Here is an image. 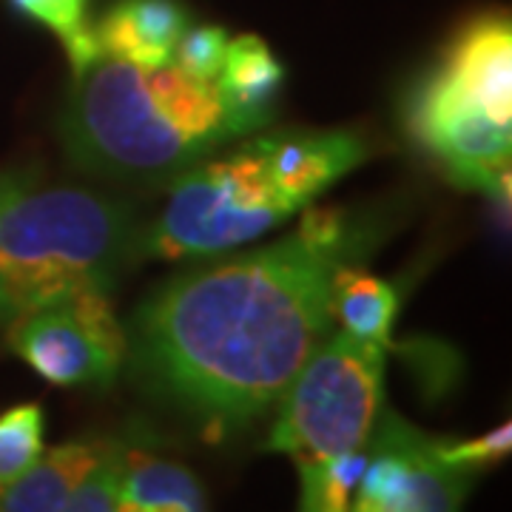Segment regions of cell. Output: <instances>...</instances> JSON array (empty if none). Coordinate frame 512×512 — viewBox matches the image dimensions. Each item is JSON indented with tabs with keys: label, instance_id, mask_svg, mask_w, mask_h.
<instances>
[{
	"label": "cell",
	"instance_id": "9",
	"mask_svg": "<svg viewBox=\"0 0 512 512\" xmlns=\"http://www.w3.org/2000/svg\"><path fill=\"white\" fill-rule=\"evenodd\" d=\"M458 94L512 126V26L495 12L464 26L436 69Z\"/></svg>",
	"mask_w": 512,
	"mask_h": 512
},
{
	"label": "cell",
	"instance_id": "15",
	"mask_svg": "<svg viewBox=\"0 0 512 512\" xmlns=\"http://www.w3.org/2000/svg\"><path fill=\"white\" fill-rule=\"evenodd\" d=\"M330 311L348 333L373 345H390L396 313H399V293L379 276L367 274L353 262L336 268L330 282Z\"/></svg>",
	"mask_w": 512,
	"mask_h": 512
},
{
	"label": "cell",
	"instance_id": "2",
	"mask_svg": "<svg viewBox=\"0 0 512 512\" xmlns=\"http://www.w3.org/2000/svg\"><path fill=\"white\" fill-rule=\"evenodd\" d=\"M248 134L217 80L174 63L157 69L100 57L74 77L63 146L86 174L126 183H171L222 143Z\"/></svg>",
	"mask_w": 512,
	"mask_h": 512
},
{
	"label": "cell",
	"instance_id": "6",
	"mask_svg": "<svg viewBox=\"0 0 512 512\" xmlns=\"http://www.w3.org/2000/svg\"><path fill=\"white\" fill-rule=\"evenodd\" d=\"M9 348L55 387H109L128 353L109 291H80L9 325Z\"/></svg>",
	"mask_w": 512,
	"mask_h": 512
},
{
	"label": "cell",
	"instance_id": "10",
	"mask_svg": "<svg viewBox=\"0 0 512 512\" xmlns=\"http://www.w3.org/2000/svg\"><path fill=\"white\" fill-rule=\"evenodd\" d=\"M276 185L302 211L322 191L365 163V143L348 131H291L265 137Z\"/></svg>",
	"mask_w": 512,
	"mask_h": 512
},
{
	"label": "cell",
	"instance_id": "7",
	"mask_svg": "<svg viewBox=\"0 0 512 512\" xmlns=\"http://www.w3.org/2000/svg\"><path fill=\"white\" fill-rule=\"evenodd\" d=\"M365 447V473L350 498V507L359 512L458 510L476 476L444 464L433 439L393 410H379Z\"/></svg>",
	"mask_w": 512,
	"mask_h": 512
},
{
	"label": "cell",
	"instance_id": "14",
	"mask_svg": "<svg viewBox=\"0 0 512 512\" xmlns=\"http://www.w3.org/2000/svg\"><path fill=\"white\" fill-rule=\"evenodd\" d=\"M282 86V66L256 35H239L228 40V52L217 74L225 106L234 111L248 134L274 120V100Z\"/></svg>",
	"mask_w": 512,
	"mask_h": 512
},
{
	"label": "cell",
	"instance_id": "19",
	"mask_svg": "<svg viewBox=\"0 0 512 512\" xmlns=\"http://www.w3.org/2000/svg\"><path fill=\"white\" fill-rule=\"evenodd\" d=\"M228 40L225 29L220 26H197V29H185L183 37L174 46L171 63L185 74L197 77V80H217L225 52H228Z\"/></svg>",
	"mask_w": 512,
	"mask_h": 512
},
{
	"label": "cell",
	"instance_id": "22",
	"mask_svg": "<svg viewBox=\"0 0 512 512\" xmlns=\"http://www.w3.org/2000/svg\"><path fill=\"white\" fill-rule=\"evenodd\" d=\"M26 185H32V177L26 171H0V214Z\"/></svg>",
	"mask_w": 512,
	"mask_h": 512
},
{
	"label": "cell",
	"instance_id": "11",
	"mask_svg": "<svg viewBox=\"0 0 512 512\" xmlns=\"http://www.w3.org/2000/svg\"><path fill=\"white\" fill-rule=\"evenodd\" d=\"M185 29L188 18L174 0H120L94 26V37L100 57L157 69L171 63Z\"/></svg>",
	"mask_w": 512,
	"mask_h": 512
},
{
	"label": "cell",
	"instance_id": "4",
	"mask_svg": "<svg viewBox=\"0 0 512 512\" xmlns=\"http://www.w3.org/2000/svg\"><path fill=\"white\" fill-rule=\"evenodd\" d=\"M299 208L276 185L265 137L222 160L197 163L171 180L163 214L140 231L137 254L185 259L234 251L262 237Z\"/></svg>",
	"mask_w": 512,
	"mask_h": 512
},
{
	"label": "cell",
	"instance_id": "16",
	"mask_svg": "<svg viewBox=\"0 0 512 512\" xmlns=\"http://www.w3.org/2000/svg\"><path fill=\"white\" fill-rule=\"evenodd\" d=\"M12 6L55 32L66 57L72 60L74 77L86 72L94 60H100L94 26L89 23V0H12Z\"/></svg>",
	"mask_w": 512,
	"mask_h": 512
},
{
	"label": "cell",
	"instance_id": "21",
	"mask_svg": "<svg viewBox=\"0 0 512 512\" xmlns=\"http://www.w3.org/2000/svg\"><path fill=\"white\" fill-rule=\"evenodd\" d=\"M436 444V453L444 464L450 467H461V470H470L476 473L481 467L493 464V461H501L504 456H510L512 450V424H501L490 433L478 436V439L470 441H439L433 439Z\"/></svg>",
	"mask_w": 512,
	"mask_h": 512
},
{
	"label": "cell",
	"instance_id": "17",
	"mask_svg": "<svg viewBox=\"0 0 512 512\" xmlns=\"http://www.w3.org/2000/svg\"><path fill=\"white\" fill-rule=\"evenodd\" d=\"M367 447L328 458L322 464L302 467V510L342 512L350 507L353 490L365 473Z\"/></svg>",
	"mask_w": 512,
	"mask_h": 512
},
{
	"label": "cell",
	"instance_id": "20",
	"mask_svg": "<svg viewBox=\"0 0 512 512\" xmlns=\"http://www.w3.org/2000/svg\"><path fill=\"white\" fill-rule=\"evenodd\" d=\"M120 493V441H111L109 450L97 458L92 470L74 487L66 501L69 512H111L117 510Z\"/></svg>",
	"mask_w": 512,
	"mask_h": 512
},
{
	"label": "cell",
	"instance_id": "3",
	"mask_svg": "<svg viewBox=\"0 0 512 512\" xmlns=\"http://www.w3.org/2000/svg\"><path fill=\"white\" fill-rule=\"evenodd\" d=\"M140 228L100 191L26 185L0 214V325L80 291H111Z\"/></svg>",
	"mask_w": 512,
	"mask_h": 512
},
{
	"label": "cell",
	"instance_id": "18",
	"mask_svg": "<svg viewBox=\"0 0 512 512\" xmlns=\"http://www.w3.org/2000/svg\"><path fill=\"white\" fill-rule=\"evenodd\" d=\"M43 453L40 404H15L0 416V484L18 478Z\"/></svg>",
	"mask_w": 512,
	"mask_h": 512
},
{
	"label": "cell",
	"instance_id": "12",
	"mask_svg": "<svg viewBox=\"0 0 512 512\" xmlns=\"http://www.w3.org/2000/svg\"><path fill=\"white\" fill-rule=\"evenodd\" d=\"M111 441H72L40 456L9 484H0V510L3 512H60L74 487L109 450Z\"/></svg>",
	"mask_w": 512,
	"mask_h": 512
},
{
	"label": "cell",
	"instance_id": "8",
	"mask_svg": "<svg viewBox=\"0 0 512 512\" xmlns=\"http://www.w3.org/2000/svg\"><path fill=\"white\" fill-rule=\"evenodd\" d=\"M407 123L458 185L495 197L510 194L512 126L493 120L436 72L413 94Z\"/></svg>",
	"mask_w": 512,
	"mask_h": 512
},
{
	"label": "cell",
	"instance_id": "1",
	"mask_svg": "<svg viewBox=\"0 0 512 512\" xmlns=\"http://www.w3.org/2000/svg\"><path fill=\"white\" fill-rule=\"evenodd\" d=\"M367 248L336 208H302L268 248L165 282L134 313V370L205 430L245 427L274 407L330 333V282Z\"/></svg>",
	"mask_w": 512,
	"mask_h": 512
},
{
	"label": "cell",
	"instance_id": "5",
	"mask_svg": "<svg viewBox=\"0 0 512 512\" xmlns=\"http://www.w3.org/2000/svg\"><path fill=\"white\" fill-rule=\"evenodd\" d=\"M384 348L348 330L325 336L279 399L268 450L296 470L365 447L382 410Z\"/></svg>",
	"mask_w": 512,
	"mask_h": 512
},
{
	"label": "cell",
	"instance_id": "13",
	"mask_svg": "<svg viewBox=\"0 0 512 512\" xmlns=\"http://www.w3.org/2000/svg\"><path fill=\"white\" fill-rule=\"evenodd\" d=\"M202 507H205V493L188 467L143 447L120 444L117 510L197 512Z\"/></svg>",
	"mask_w": 512,
	"mask_h": 512
}]
</instances>
